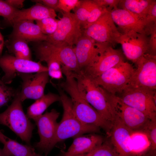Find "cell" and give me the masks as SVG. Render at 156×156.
<instances>
[{
    "label": "cell",
    "mask_w": 156,
    "mask_h": 156,
    "mask_svg": "<svg viewBox=\"0 0 156 156\" xmlns=\"http://www.w3.org/2000/svg\"><path fill=\"white\" fill-rule=\"evenodd\" d=\"M66 77L65 80L60 83L59 86L69 95L76 117L84 123L93 125L102 129L109 135L112 126L104 120L83 97L75 78L69 75Z\"/></svg>",
    "instance_id": "6da1fadb"
},
{
    "label": "cell",
    "mask_w": 156,
    "mask_h": 156,
    "mask_svg": "<svg viewBox=\"0 0 156 156\" xmlns=\"http://www.w3.org/2000/svg\"><path fill=\"white\" fill-rule=\"evenodd\" d=\"M57 90L63 109V114L58 123L56 134L51 144L53 148L58 143L70 138H75L88 133L100 132V128L93 125L84 123L75 115L73 109L70 98L61 88L58 86Z\"/></svg>",
    "instance_id": "7a4b0ae2"
},
{
    "label": "cell",
    "mask_w": 156,
    "mask_h": 156,
    "mask_svg": "<svg viewBox=\"0 0 156 156\" xmlns=\"http://www.w3.org/2000/svg\"><path fill=\"white\" fill-rule=\"evenodd\" d=\"M76 79L79 90L83 97L112 126L115 115L110 102L109 93L82 71L72 74Z\"/></svg>",
    "instance_id": "3957f363"
},
{
    "label": "cell",
    "mask_w": 156,
    "mask_h": 156,
    "mask_svg": "<svg viewBox=\"0 0 156 156\" xmlns=\"http://www.w3.org/2000/svg\"><path fill=\"white\" fill-rule=\"evenodd\" d=\"M19 91L18 90L11 105L0 113V124L8 127L29 145L34 126L24 112Z\"/></svg>",
    "instance_id": "277c9868"
},
{
    "label": "cell",
    "mask_w": 156,
    "mask_h": 156,
    "mask_svg": "<svg viewBox=\"0 0 156 156\" xmlns=\"http://www.w3.org/2000/svg\"><path fill=\"white\" fill-rule=\"evenodd\" d=\"M135 70L132 64L124 61L99 76L90 78L109 93L116 95L121 94L128 85Z\"/></svg>",
    "instance_id": "5b68a950"
},
{
    "label": "cell",
    "mask_w": 156,
    "mask_h": 156,
    "mask_svg": "<svg viewBox=\"0 0 156 156\" xmlns=\"http://www.w3.org/2000/svg\"><path fill=\"white\" fill-rule=\"evenodd\" d=\"M120 94L119 97L124 103L142 112L151 120H156V90L127 85Z\"/></svg>",
    "instance_id": "8992f818"
},
{
    "label": "cell",
    "mask_w": 156,
    "mask_h": 156,
    "mask_svg": "<svg viewBox=\"0 0 156 156\" xmlns=\"http://www.w3.org/2000/svg\"><path fill=\"white\" fill-rule=\"evenodd\" d=\"M109 96L116 120L120 122L132 132H143L152 120L142 112L124 103L119 96L110 93Z\"/></svg>",
    "instance_id": "52a82bcc"
},
{
    "label": "cell",
    "mask_w": 156,
    "mask_h": 156,
    "mask_svg": "<svg viewBox=\"0 0 156 156\" xmlns=\"http://www.w3.org/2000/svg\"><path fill=\"white\" fill-rule=\"evenodd\" d=\"M0 67L4 73L1 79L6 84L11 83L19 74L48 71L47 67L40 61L18 58L7 53L0 57Z\"/></svg>",
    "instance_id": "ba28073f"
},
{
    "label": "cell",
    "mask_w": 156,
    "mask_h": 156,
    "mask_svg": "<svg viewBox=\"0 0 156 156\" xmlns=\"http://www.w3.org/2000/svg\"><path fill=\"white\" fill-rule=\"evenodd\" d=\"M81 24L74 13H63L57 28L52 35L47 36V41L54 44H67L73 47L82 36Z\"/></svg>",
    "instance_id": "9c48e42d"
},
{
    "label": "cell",
    "mask_w": 156,
    "mask_h": 156,
    "mask_svg": "<svg viewBox=\"0 0 156 156\" xmlns=\"http://www.w3.org/2000/svg\"><path fill=\"white\" fill-rule=\"evenodd\" d=\"M120 32L117 43L121 45L123 53L128 59L135 64L149 53V35L133 30Z\"/></svg>",
    "instance_id": "30bf717a"
},
{
    "label": "cell",
    "mask_w": 156,
    "mask_h": 156,
    "mask_svg": "<svg viewBox=\"0 0 156 156\" xmlns=\"http://www.w3.org/2000/svg\"><path fill=\"white\" fill-rule=\"evenodd\" d=\"M83 34L100 43H107L114 46L120 32L113 21L110 13L107 11L96 22L84 29Z\"/></svg>",
    "instance_id": "8fae6325"
},
{
    "label": "cell",
    "mask_w": 156,
    "mask_h": 156,
    "mask_svg": "<svg viewBox=\"0 0 156 156\" xmlns=\"http://www.w3.org/2000/svg\"><path fill=\"white\" fill-rule=\"evenodd\" d=\"M60 114L59 112L53 109L34 120L40 138L35 146L46 155L52 149L51 144L56 134L58 124L57 120Z\"/></svg>",
    "instance_id": "7c38bea8"
},
{
    "label": "cell",
    "mask_w": 156,
    "mask_h": 156,
    "mask_svg": "<svg viewBox=\"0 0 156 156\" xmlns=\"http://www.w3.org/2000/svg\"><path fill=\"white\" fill-rule=\"evenodd\" d=\"M135 64L137 68L128 85L156 90V55L146 54Z\"/></svg>",
    "instance_id": "4fadbf2b"
},
{
    "label": "cell",
    "mask_w": 156,
    "mask_h": 156,
    "mask_svg": "<svg viewBox=\"0 0 156 156\" xmlns=\"http://www.w3.org/2000/svg\"><path fill=\"white\" fill-rule=\"evenodd\" d=\"M124 61V57L122 51L114 49L112 45L108 43L93 62L81 71L87 76L93 79Z\"/></svg>",
    "instance_id": "5bb4252c"
},
{
    "label": "cell",
    "mask_w": 156,
    "mask_h": 156,
    "mask_svg": "<svg viewBox=\"0 0 156 156\" xmlns=\"http://www.w3.org/2000/svg\"><path fill=\"white\" fill-rule=\"evenodd\" d=\"M17 76L22 81L19 93L22 102L28 99L36 100L44 94L45 87L49 81L47 72L19 74Z\"/></svg>",
    "instance_id": "9a60e30c"
},
{
    "label": "cell",
    "mask_w": 156,
    "mask_h": 156,
    "mask_svg": "<svg viewBox=\"0 0 156 156\" xmlns=\"http://www.w3.org/2000/svg\"><path fill=\"white\" fill-rule=\"evenodd\" d=\"M108 43L97 42L83 34L82 35L73 47L81 71L93 62Z\"/></svg>",
    "instance_id": "2e32d148"
},
{
    "label": "cell",
    "mask_w": 156,
    "mask_h": 156,
    "mask_svg": "<svg viewBox=\"0 0 156 156\" xmlns=\"http://www.w3.org/2000/svg\"><path fill=\"white\" fill-rule=\"evenodd\" d=\"M110 13L113 21L118 26L120 32L133 30L149 35L145 20L118 8L113 9Z\"/></svg>",
    "instance_id": "e0dca14e"
},
{
    "label": "cell",
    "mask_w": 156,
    "mask_h": 156,
    "mask_svg": "<svg viewBox=\"0 0 156 156\" xmlns=\"http://www.w3.org/2000/svg\"><path fill=\"white\" fill-rule=\"evenodd\" d=\"M43 46L54 55L62 64V71L79 73L81 70L73 47L67 44H54L47 41H42Z\"/></svg>",
    "instance_id": "ac0fdd59"
},
{
    "label": "cell",
    "mask_w": 156,
    "mask_h": 156,
    "mask_svg": "<svg viewBox=\"0 0 156 156\" xmlns=\"http://www.w3.org/2000/svg\"><path fill=\"white\" fill-rule=\"evenodd\" d=\"M132 132L116 120L112 125L109 136L111 143L118 156H133L130 147V139Z\"/></svg>",
    "instance_id": "d6986e66"
},
{
    "label": "cell",
    "mask_w": 156,
    "mask_h": 156,
    "mask_svg": "<svg viewBox=\"0 0 156 156\" xmlns=\"http://www.w3.org/2000/svg\"><path fill=\"white\" fill-rule=\"evenodd\" d=\"M13 30L9 38H18L27 42L46 41L48 36L43 34L33 21L23 20L13 24Z\"/></svg>",
    "instance_id": "ffe728a7"
},
{
    "label": "cell",
    "mask_w": 156,
    "mask_h": 156,
    "mask_svg": "<svg viewBox=\"0 0 156 156\" xmlns=\"http://www.w3.org/2000/svg\"><path fill=\"white\" fill-rule=\"evenodd\" d=\"M103 141L101 136L94 133L78 136L75 138L66 152L63 153L62 156L87 154L101 144Z\"/></svg>",
    "instance_id": "44dd1931"
},
{
    "label": "cell",
    "mask_w": 156,
    "mask_h": 156,
    "mask_svg": "<svg viewBox=\"0 0 156 156\" xmlns=\"http://www.w3.org/2000/svg\"><path fill=\"white\" fill-rule=\"evenodd\" d=\"M57 16L56 12L53 9L36 3L29 8L18 10L7 24L12 26L14 23L22 21H36L49 17L55 18Z\"/></svg>",
    "instance_id": "7402d4cb"
},
{
    "label": "cell",
    "mask_w": 156,
    "mask_h": 156,
    "mask_svg": "<svg viewBox=\"0 0 156 156\" xmlns=\"http://www.w3.org/2000/svg\"><path fill=\"white\" fill-rule=\"evenodd\" d=\"M33 50L39 61H44L47 65L48 73L52 79H60L63 78L62 64L59 60L39 43L35 44Z\"/></svg>",
    "instance_id": "603a6c76"
},
{
    "label": "cell",
    "mask_w": 156,
    "mask_h": 156,
    "mask_svg": "<svg viewBox=\"0 0 156 156\" xmlns=\"http://www.w3.org/2000/svg\"><path fill=\"white\" fill-rule=\"evenodd\" d=\"M0 142L3 145V149L7 156H32L35 149L29 145H23L11 139L0 131Z\"/></svg>",
    "instance_id": "cb8c5ba5"
},
{
    "label": "cell",
    "mask_w": 156,
    "mask_h": 156,
    "mask_svg": "<svg viewBox=\"0 0 156 156\" xmlns=\"http://www.w3.org/2000/svg\"><path fill=\"white\" fill-rule=\"evenodd\" d=\"M59 94L49 92L35 101L27 108V114L29 119L34 121L41 116L51 105L57 101L60 102Z\"/></svg>",
    "instance_id": "d4e9b609"
},
{
    "label": "cell",
    "mask_w": 156,
    "mask_h": 156,
    "mask_svg": "<svg viewBox=\"0 0 156 156\" xmlns=\"http://www.w3.org/2000/svg\"><path fill=\"white\" fill-rule=\"evenodd\" d=\"M9 53L16 58L32 60V54L25 40L18 38H9L5 44Z\"/></svg>",
    "instance_id": "484cf974"
},
{
    "label": "cell",
    "mask_w": 156,
    "mask_h": 156,
    "mask_svg": "<svg viewBox=\"0 0 156 156\" xmlns=\"http://www.w3.org/2000/svg\"><path fill=\"white\" fill-rule=\"evenodd\" d=\"M153 0H120L119 8L126 10L145 20L150 5ZM146 21V20H145Z\"/></svg>",
    "instance_id": "4316f807"
},
{
    "label": "cell",
    "mask_w": 156,
    "mask_h": 156,
    "mask_svg": "<svg viewBox=\"0 0 156 156\" xmlns=\"http://www.w3.org/2000/svg\"><path fill=\"white\" fill-rule=\"evenodd\" d=\"M150 143L147 135L142 132H133L131 137L130 147L134 155H139L147 151Z\"/></svg>",
    "instance_id": "83f0119b"
},
{
    "label": "cell",
    "mask_w": 156,
    "mask_h": 156,
    "mask_svg": "<svg viewBox=\"0 0 156 156\" xmlns=\"http://www.w3.org/2000/svg\"><path fill=\"white\" fill-rule=\"evenodd\" d=\"M82 2L88 12L87 21L83 27L85 29L96 22L103 14L108 11L106 9L98 6L93 0H82Z\"/></svg>",
    "instance_id": "f1b7e54d"
},
{
    "label": "cell",
    "mask_w": 156,
    "mask_h": 156,
    "mask_svg": "<svg viewBox=\"0 0 156 156\" xmlns=\"http://www.w3.org/2000/svg\"><path fill=\"white\" fill-rule=\"evenodd\" d=\"M85 156H118L111 143L105 141L96 147Z\"/></svg>",
    "instance_id": "f546056e"
},
{
    "label": "cell",
    "mask_w": 156,
    "mask_h": 156,
    "mask_svg": "<svg viewBox=\"0 0 156 156\" xmlns=\"http://www.w3.org/2000/svg\"><path fill=\"white\" fill-rule=\"evenodd\" d=\"M18 90L7 86L0 77V108L8 105L16 96Z\"/></svg>",
    "instance_id": "4dcf8cb0"
},
{
    "label": "cell",
    "mask_w": 156,
    "mask_h": 156,
    "mask_svg": "<svg viewBox=\"0 0 156 156\" xmlns=\"http://www.w3.org/2000/svg\"><path fill=\"white\" fill-rule=\"evenodd\" d=\"M59 21V19L56 18L49 17L36 21L42 32L44 34L49 36L53 34L56 31Z\"/></svg>",
    "instance_id": "1f68e13d"
},
{
    "label": "cell",
    "mask_w": 156,
    "mask_h": 156,
    "mask_svg": "<svg viewBox=\"0 0 156 156\" xmlns=\"http://www.w3.org/2000/svg\"><path fill=\"white\" fill-rule=\"evenodd\" d=\"M18 10L11 6L5 0H0V16L4 18L7 23L11 20Z\"/></svg>",
    "instance_id": "d6a6232c"
},
{
    "label": "cell",
    "mask_w": 156,
    "mask_h": 156,
    "mask_svg": "<svg viewBox=\"0 0 156 156\" xmlns=\"http://www.w3.org/2000/svg\"><path fill=\"white\" fill-rule=\"evenodd\" d=\"M143 132L147 135L150 141V148L153 150L156 148V120H151Z\"/></svg>",
    "instance_id": "836d02e7"
},
{
    "label": "cell",
    "mask_w": 156,
    "mask_h": 156,
    "mask_svg": "<svg viewBox=\"0 0 156 156\" xmlns=\"http://www.w3.org/2000/svg\"><path fill=\"white\" fill-rule=\"evenodd\" d=\"M74 14L83 27L85 25L88 16V11L81 0L80 4L73 10Z\"/></svg>",
    "instance_id": "e575fe53"
},
{
    "label": "cell",
    "mask_w": 156,
    "mask_h": 156,
    "mask_svg": "<svg viewBox=\"0 0 156 156\" xmlns=\"http://www.w3.org/2000/svg\"><path fill=\"white\" fill-rule=\"evenodd\" d=\"M81 0H58V7L60 12L64 13L70 12L72 10L78 6Z\"/></svg>",
    "instance_id": "d590c367"
},
{
    "label": "cell",
    "mask_w": 156,
    "mask_h": 156,
    "mask_svg": "<svg viewBox=\"0 0 156 156\" xmlns=\"http://www.w3.org/2000/svg\"><path fill=\"white\" fill-rule=\"evenodd\" d=\"M148 31L150 36L149 53L156 55V23L148 25Z\"/></svg>",
    "instance_id": "8d00e7d4"
},
{
    "label": "cell",
    "mask_w": 156,
    "mask_h": 156,
    "mask_svg": "<svg viewBox=\"0 0 156 156\" xmlns=\"http://www.w3.org/2000/svg\"><path fill=\"white\" fill-rule=\"evenodd\" d=\"M98 6L105 8L109 12L118 8L120 0H93Z\"/></svg>",
    "instance_id": "74e56055"
},
{
    "label": "cell",
    "mask_w": 156,
    "mask_h": 156,
    "mask_svg": "<svg viewBox=\"0 0 156 156\" xmlns=\"http://www.w3.org/2000/svg\"><path fill=\"white\" fill-rule=\"evenodd\" d=\"M148 25L156 23V1L153 0L149 8L146 18Z\"/></svg>",
    "instance_id": "f35d334b"
},
{
    "label": "cell",
    "mask_w": 156,
    "mask_h": 156,
    "mask_svg": "<svg viewBox=\"0 0 156 156\" xmlns=\"http://www.w3.org/2000/svg\"><path fill=\"white\" fill-rule=\"evenodd\" d=\"M31 1L40 3L45 6L53 9L55 12L60 11L58 7V0H33Z\"/></svg>",
    "instance_id": "ab89813d"
},
{
    "label": "cell",
    "mask_w": 156,
    "mask_h": 156,
    "mask_svg": "<svg viewBox=\"0 0 156 156\" xmlns=\"http://www.w3.org/2000/svg\"><path fill=\"white\" fill-rule=\"evenodd\" d=\"M5 1L14 8L19 10L23 6L24 0H6Z\"/></svg>",
    "instance_id": "60d3db41"
},
{
    "label": "cell",
    "mask_w": 156,
    "mask_h": 156,
    "mask_svg": "<svg viewBox=\"0 0 156 156\" xmlns=\"http://www.w3.org/2000/svg\"><path fill=\"white\" fill-rule=\"evenodd\" d=\"M133 156H156V151H153L151 149H150L142 154Z\"/></svg>",
    "instance_id": "b9f144b4"
},
{
    "label": "cell",
    "mask_w": 156,
    "mask_h": 156,
    "mask_svg": "<svg viewBox=\"0 0 156 156\" xmlns=\"http://www.w3.org/2000/svg\"><path fill=\"white\" fill-rule=\"evenodd\" d=\"M4 44L3 37L0 31V57L2 56Z\"/></svg>",
    "instance_id": "7bdbcfd3"
},
{
    "label": "cell",
    "mask_w": 156,
    "mask_h": 156,
    "mask_svg": "<svg viewBox=\"0 0 156 156\" xmlns=\"http://www.w3.org/2000/svg\"><path fill=\"white\" fill-rule=\"evenodd\" d=\"M0 156H7L3 151V149L0 148Z\"/></svg>",
    "instance_id": "ee69618b"
},
{
    "label": "cell",
    "mask_w": 156,
    "mask_h": 156,
    "mask_svg": "<svg viewBox=\"0 0 156 156\" xmlns=\"http://www.w3.org/2000/svg\"><path fill=\"white\" fill-rule=\"evenodd\" d=\"M33 156H47L46 155H41V154H38L37 153H36V152H35L33 154Z\"/></svg>",
    "instance_id": "f6af8a7d"
},
{
    "label": "cell",
    "mask_w": 156,
    "mask_h": 156,
    "mask_svg": "<svg viewBox=\"0 0 156 156\" xmlns=\"http://www.w3.org/2000/svg\"><path fill=\"white\" fill-rule=\"evenodd\" d=\"M73 156H85L84 154L79 155Z\"/></svg>",
    "instance_id": "bcb514c9"
}]
</instances>
